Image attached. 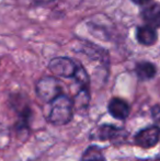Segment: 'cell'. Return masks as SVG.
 Returning <instances> with one entry per match:
<instances>
[{
  "instance_id": "obj_14",
  "label": "cell",
  "mask_w": 160,
  "mask_h": 161,
  "mask_svg": "<svg viewBox=\"0 0 160 161\" xmlns=\"http://www.w3.org/2000/svg\"><path fill=\"white\" fill-rule=\"evenodd\" d=\"M133 2H135L136 4H145V3H148L150 0H132Z\"/></svg>"
},
{
  "instance_id": "obj_4",
  "label": "cell",
  "mask_w": 160,
  "mask_h": 161,
  "mask_svg": "<svg viewBox=\"0 0 160 161\" xmlns=\"http://www.w3.org/2000/svg\"><path fill=\"white\" fill-rule=\"evenodd\" d=\"M160 140V127L157 125L148 126L141 129L135 135V144L141 148L155 147Z\"/></svg>"
},
{
  "instance_id": "obj_6",
  "label": "cell",
  "mask_w": 160,
  "mask_h": 161,
  "mask_svg": "<svg viewBox=\"0 0 160 161\" xmlns=\"http://www.w3.org/2000/svg\"><path fill=\"white\" fill-rule=\"evenodd\" d=\"M108 110H109V113L114 119H121V121L127 119V116L130 115V104L125 100L120 99V97H113L109 102Z\"/></svg>"
},
{
  "instance_id": "obj_9",
  "label": "cell",
  "mask_w": 160,
  "mask_h": 161,
  "mask_svg": "<svg viewBox=\"0 0 160 161\" xmlns=\"http://www.w3.org/2000/svg\"><path fill=\"white\" fill-rule=\"evenodd\" d=\"M135 71H136L137 77L141 80H150L157 74V69L155 67V65L148 62L138 63L136 65V68H135Z\"/></svg>"
},
{
  "instance_id": "obj_5",
  "label": "cell",
  "mask_w": 160,
  "mask_h": 161,
  "mask_svg": "<svg viewBox=\"0 0 160 161\" xmlns=\"http://www.w3.org/2000/svg\"><path fill=\"white\" fill-rule=\"evenodd\" d=\"M127 137V131L124 128L116 127L114 125H104L100 126L97 129V138L100 140H110L115 144H121Z\"/></svg>"
},
{
  "instance_id": "obj_11",
  "label": "cell",
  "mask_w": 160,
  "mask_h": 161,
  "mask_svg": "<svg viewBox=\"0 0 160 161\" xmlns=\"http://www.w3.org/2000/svg\"><path fill=\"white\" fill-rule=\"evenodd\" d=\"M90 101V96L88 89H81L78 94L75 97V99L73 100L74 104V111L75 110H85L88 108Z\"/></svg>"
},
{
  "instance_id": "obj_2",
  "label": "cell",
  "mask_w": 160,
  "mask_h": 161,
  "mask_svg": "<svg viewBox=\"0 0 160 161\" xmlns=\"http://www.w3.org/2000/svg\"><path fill=\"white\" fill-rule=\"evenodd\" d=\"M36 94L42 101L51 103L54 99L63 94L62 83L54 77H45L36 83Z\"/></svg>"
},
{
  "instance_id": "obj_16",
  "label": "cell",
  "mask_w": 160,
  "mask_h": 161,
  "mask_svg": "<svg viewBox=\"0 0 160 161\" xmlns=\"http://www.w3.org/2000/svg\"><path fill=\"white\" fill-rule=\"evenodd\" d=\"M147 161H160V159H156V160H147Z\"/></svg>"
},
{
  "instance_id": "obj_3",
  "label": "cell",
  "mask_w": 160,
  "mask_h": 161,
  "mask_svg": "<svg viewBox=\"0 0 160 161\" xmlns=\"http://www.w3.org/2000/svg\"><path fill=\"white\" fill-rule=\"evenodd\" d=\"M78 66L74 60L65 57L54 58L49 63V70L54 75L64 78H74L76 71L78 69Z\"/></svg>"
},
{
  "instance_id": "obj_7",
  "label": "cell",
  "mask_w": 160,
  "mask_h": 161,
  "mask_svg": "<svg viewBox=\"0 0 160 161\" xmlns=\"http://www.w3.org/2000/svg\"><path fill=\"white\" fill-rule=\"evenodd\" d=\"M143 19L152 28H160V4H152L143 11Z\"/></svg>"
},
{
  "instance_id": "obj_8",
  "label": "cell",
  "mask_w": 160,
  "mask_h": 161,
  "mask_svg": "<svg viewBox=\"0 0 160 161\" xmlns=\"http://www.w3.org/2000/svg\"><path fill=\"white\" fill-rule=\"evenodd\" d=\"M137 40L139 43H141L143 45H152L156 43L157 41V32L155 30V28L150 25H145L141 26L137 29Z\"/></svg>"
},
{
  "instance_id": "obj_1",
  "label": "cell",
  "mask_w": 160,
  "mask_h": 161,
  "mask_svg": "<svg viewBox=\"0 0 160 161\" xmlns=\"http://www.w3.org/2000/svg\"><path fill=\"white\" fill-rule=\"evenodd\" d=\"M51 112L48 119L55 125H66L71 121L74 115L73 100L65 94H60L51 102Z\"/></svg>"
},
{
  "instance_id": "obj_12",
  "label": "cell",
  "mask_w": 160,
  "mask_h": 161,
  "mask_svg": "<svg viewBox=\"0 0 160 161\" xmlns=\"http://www.w3.org/2000/svg\"><path fill=\"white\" fill-rule=\"evenodd\" d=\"M31 119V110L29 106H24L23 110L19 113V121H18V128L23 129L29 127V122Z\"/></svg>"
},
{
  "instance_id": "obj_10",
  "label": "cell",
  "mask_w": 160,
  "mask_h": 161,
  "mask_svg": "<svg viewBox=\"0 0 160 161\" xmlns=\"http://www.w3.org/2000/svg\"><path fill=\"white\" fill-rule=\"evenodd\" d=\"M81 161H107L101 148L98 146H89L81 157Z\"/></svg>"
},
{
  "instance_id": "obj_13",
  "label": "cell",
  "mask_w": 160,
  "mask_h": 161,
  "mask_svg": "<svg viewBox=\"0 0 160 161\" xmlns=\"http://www.w3.org/2000/svg\"><path fill=\"white\" fill-rule=\"evenodd\" d=\"M152 116L156 122L160 123V104H156L152 108Z\"/></svg>"
},
{
  "instance_id": "obj_15",
  "label": "cell",
  "mask_w": 160,
  "mask_h": 161,
  "mask_svg": "<svg viewBox=\"0 0 160 161\" xmlns=\"http://www.w3.org/2000/svg\"><path fill=\"white\" fill-rule=\"evenodd\" d=\"M36 1H40V2H48V1H52V0H36Z\"/></svg>"
}]
</instances>
